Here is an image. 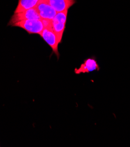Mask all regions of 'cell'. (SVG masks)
<instances>
[{"mask_svg": "<svg viewBox=\"0 0 130 147\" xmlns=\"http://www.w3.org/2000/svg\"><path fill=\"white\" fill-rule=\"evenodd\" d=\"M68 14V10L57 12L55 17L52 20V28L59 39L60 43L62 42Z\"/></svg>", "mask_w": 130, "mask_h": 147, "instance_id": "1", "label": "cell"}, {"mask_svg": "<svg viewBox=\"0 0 130 147\" xmlns=\"http://www.w3.org/2000/svg\"><path fill=\"white\" fill-rule=\"evenodd\" d=\"M12 26L21 28L30 34H40L45 28L42 19L21 21L14 24Z\"/></svg>", "mask_w": 130, "mask_h": 147, "instance_id": "2", "label": "cell"}, {"mask_svg": "<svg viewBox=\"0 0 130 147\" xmlns=\"http://www.w3.org/2000/svg\"><path fill=\"white\" fill-rule=\"evenodd\" d=\"M39 35L51 48L53 52L57 56V58H59V53L58 51V46L61 43L57 35L53 32L52 28H45Z\"/></svg>", "mask_w": 130, "mask_h": 147, "instance_id": "3", "label": "cell"}, {"mask_svg": "<svg viewBox=\"0 0 130 147\" xmlns=\"http://www.w3.org/2000/svg\"><path fill=\"white\" fill-rule=\"evenodd\" d=\"M40 20L41 18L36 7L29 9L18 13H13L8 23L9 25L12 26L18 22L28 20Z\"/></svg>", "mask_w": 130, "mask_h": 147, "instance_id": "4", "label": "cell"}, {"mask_svg": "<svg viewBox=\"0 0 130 147\" xmlns=\"http://www.w3.org/2000/svg\"><path fill=\"white\" fill-rule=\"evenodd\" d=\"M41 19L52 20L57 12L44 0H40L35 7Z\"/></svg>", "mask_w": 130, "mask_h": 147, "instance_id": "5", "label": "cell"}, {"mask_svg": "<svg viewBox=\"0 0 130 147\" xmlns=\"http://www.w3.org/2000/svg\"><path fill=\"white\" fill-rule=\"evenodd\" d=\"M100 67L96 60L94 58H88L84 61L79 68L75 69L76 74H81V73H90L95 70L98 71Z\"/></svg>", "mask_w": 130, "mask_h": 147, "instance_id": "6", "label": "cell"}, {"mask_svg": "<svg viewBox=\"0 0 130 147\" xmlns=\"http://www.w3.org/2000/svg\"><path fill=\"white\" fill-rule=\"evenodd\" d=\"M57 12L69 10L76 3V0H44Z\"/></svg>", "mask_w": 130, "mask_h": 147, "instance_id": "7", "label": "cell"}, {"mask_svg": "<svg viewBox=\"0 0 130 147\" xmlns=\"http://www.w3.org/2000/svg\"><path fill=\"white\" fill-rule=\"evenodd\" d=\"M40 0H18V5L14 13H18L24 11L34 8Z\"/></svg>", "mask_w": 130, "mask_h": 147, "instance_id": "8", "label": "cell"}]
</instances>
